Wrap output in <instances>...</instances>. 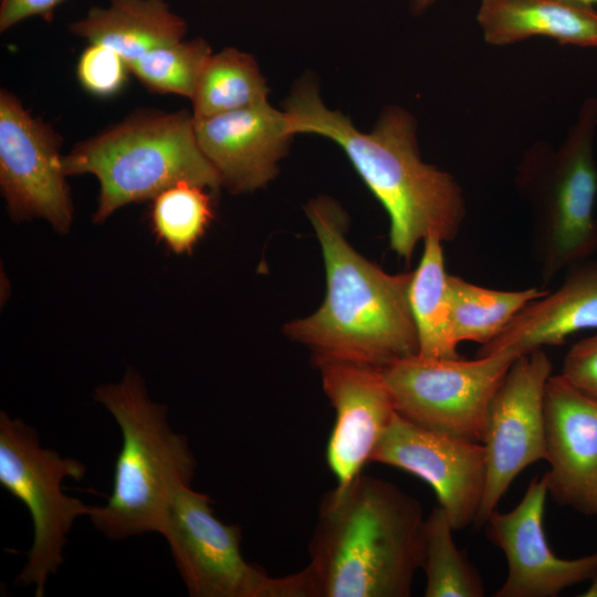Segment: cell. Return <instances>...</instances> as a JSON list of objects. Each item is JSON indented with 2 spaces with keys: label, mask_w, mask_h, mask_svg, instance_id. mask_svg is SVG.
I'll return each mask as SVG.
<instances>
[{
  "label": "cell",
  "mask_w": 597,
  "mask_h": 597,
  "mask_svg": "<svg viewBox=\"0 0 597 597\" xmlns=\"http://www.w3.org/2000/svg\"><path fill=\"white\" fill-rule=\"evenodd\" d=\"M292 134H315L336 143L390 220L389 245L409 261L418 243L433 234L454 240L467 214L454 177L422 160L413 116L387 106L369 133L328 108L312 76L302 77L283 103Z\"/></svg>",
  "instance_id": "obj_1"
},
{
  "label": "cell",
  "mask_w": 597,
  "mask_h": 597,
  "mask_svg": "<svg viewBox=\"0 0 597 597\" xmlns=\"http://www.w3.org/2000/svg\"><path fill=\"white\" fill-rule=\"evenodd\" d=\"M419 502L358 474L321 502L304 567L312 597H408L423 561Z\"/></svg>",
  "instance_id": "obj_2"
},
{
  "label": "cell",
  "mask_w": 597,
  "mask_h": 597,
  "mask_svg": "<svg viewBox=\"0 0 597 597\" xmlns=\"http://www.w3.org/2000/svg\"><path fill=\"white\" fill-rule=\"evenodd\" d=\"M305 212L321 244L326 295L315 313L290 322L284 333L311 348L314 358L384 367L418 354L409 305L412 272L387 273L358 253L346 239V214L333 199H312Z\"/></svg>",
  "instance_id": "obj_3"
},
{
  "label": "cell",
  "mask_w": 597,
  "mask_h": 597,
  "mask_svg": "<svg viewBox=\"0 0 597 597\" xmlns=\"http://www.w3.org/2000/svg\"><path fill=\"white\" fill-rule=\"evenodd\" d=\"M94 398L116 420L122 447L112 493L106 504L92 507L88 517L109 540L159 534L176 491L195 476L197 461L188 440L174 431L167 407L151 401L133 369L119 383L97 387Z\"/></svg>",
  "instance_id": "obj_4"
},
{
  "label": "cell",
  "mask_w": 597,
  "mask_h": 597,
  "mask_svg": "<svg viewBox=\"0 0 597 597\" xmlns=\"http://www.w3.org/2000/svg\"><path fill=\"white\" fill-rule=\"evenodd\" d=\"M66 176L91 174L100 182L94 222L118 208L153 199L179 181L211 191L221 178L201 151L192 112L137 109L63 155Z\"/></svg>",
  "instance_id": "obj_5"
},
{
  "label": "cell",
  "mask_w": 597,
  "mask_h": 597,
  "mask_svg": "<svg viewBox=\"0 0 597 597\" xmlns=\"http://www.w3.org/2000/svg\"><path fill=\"white\" fill-rule=\"evenodd\" d=\"M597 98L584 101L558 148L538 143L523 155L516 186L528 201L532 248L545 284L597 254Z\"/></svg>",
  "instance_id": "obj_6"
},
{
  "label": "cell",
  "mask_w": 597,
  "mask_h": 597,
  "mask_svg": "<svg viewBox=\"0 0 597 597\" xmlns=\"http://www.w3.org/2000/svg\"><path fill=\"white\" fill-rule=\"evenodd\" d=\"M85 473L80 460L43 448L34 428L0 412V485L28 507L33 524L28 561L15 583L34 585L35 597L44 596L48 578L59 572L73 523L92 511L61 489L64 479L80 481Z\"/></svg>",
  "instance_id": "obj_7"
},
{
  "label": "cell",
  "mask_w": 597,
  "mask_h": 597,
  "mask_svg": "<svg viewBox=\"0 0 597 597\" xmlns=\"http://www.w3.org/2000/svg\"><path fill=\"white\" fill-rule=\"evenodd\" d=\"M159 534L191 597H311L304 569L271 577L241 554V530L214 516L207 494L178 489Z\"/></svg>",
  "instance_id": "obj_8"
},
{
  "label": "cell",
  "mask_w": 597,
  "mask_h": 597,
  "mask_svg": "<svg viewBox=\"0 0 597 597\" xmlns=\"http://www.w3.org/2000/svg\"><path fill=\"white\" fill-rule=\"evenodd\" d=\"M519 356L474 359L419 354L381 367L396 411L427 429L481 442L489 404Z\"/></svg>",
  "instance_id": "obj_9"
},
{
  "label": "cell",
  "mask_w": 597,
  "mask_h": 597,
  "mask_svg": "<svg viewBox=\"0 0 597 597\" xmlns=\"http://www.w3.org/2000/svg\"><path fill=\"white\" fill-rule=\"evenodd\" d=\"M551 375V359L536 349L513 362L494 392L482 430L488 472L474 526L485 524L526 467L547 459L544 394Z\"/></svg>",
  "instance_id": "obj_10"
},
{
  "label": "cell",
  "mask_w": 597,
  "mask_h": 597,
  "mask_svg": "<svg viewBox=\"0 0 597 597\" xmlns=\"http://www.w3.org/2000/svg\"><path fill=\"white\" fill-rule=\"evenodd\" d=\"M62 137L12 92L0 91V187L14 221H49L61 232L73 218L61 155Z\"/></svg>",
  "instance_id": "obj_11"
},
{
  "label": "cell",
  "mask_w": 597,
  "mask_h": 597,
  "mask_svg": "<svg viewBox=\"0 0 597 597\" xmlns=\"http://www.w3.org/2000/svg\"><path fill=\"white\" fill-rule=\"evenodd\" d=\"M370 462L404 470L427 482L454 532L474 525L488 472L482 442L427 429L396 412Z\"/></svg>",
  "instance_id": "obj_12"
},
{
  "label": "cell",
  "mask_w": 597,
  "mask_h": 597,
  "mask_svg": "<svg viewBox=\"0 0 597 597\" xmlns=\"http://www.w3.org/2000/svg\"><path fill=\"white\" fill-rule=\"evenodd\" d=\"M547 495L543 474L530 482L513 510L502 513L496 509L489 515L486 536L507 562L506 579L495 597H556L597 572V552L578 558L553 553L543 527Z\"/></svg>",
  "instance_id": "obj_13"
},
{
  "label": "cell",
  "mask_w": 597,
  "mask_h": 597,
  "mask_svg": "<svg viewBox=\"0 0 597 597\" xmlns=\"http://www.w3.org/2000/svg\"><path fill=\"white\" fill-rule=\"evenodd\" d=\"M335 410L326 462L337 489L348 485L371 455L396 408L381 367L338 358H314Z\"/></svg>",
  "instance_id": "obj_14"
},
{
  "label": "cell",
  "mask_w": 597,
  "mask_h": 597,
  "mask_svg": "<svg viewBox=\"0 0 597 597\" xmlns=\"http://www.w3.org/2000/svg\"><path fill=\"white\" fill-rule=\"evenodd\" d=\"M547 491L553 501L597 514V399L551 375L544 394Z\"/></svg>",
  "instance_id": "obj_15"
},
{
  "label": "cell",
  "mask_w": 597,
  "mask_h": 597,
  "mask_svg": "<svg viewBox=\"0 0 597 597\" xmlns=\"http://www.w3.org/2000/svg\"><path fill=\"white\" fill-rule=\"evenodd\" d=\"M195 118V117H193ZM198 145L232 193L263 188L279 172L295 136L286 113L268 101L206 118H195Z\"/></svg>",
  "instance_id": "obj_16"
},
{
  "label": "cell",
  "mask_w": 597,
  "mask_h": 597,
  "mask_svg": "<svg viewBox=\"0 0 597 597\" xmlns=\"http://www.w3.org/2000/svg\"><path fill=\"white\" fill-rule=\"evenodd\" d=\"M554 291L530 302L476 356L511 353L516 356L563 345L583 331L597 329V259L570 265Z\"/></svg>",
  "instance_id": "obj_17"
},
{
  "label": "cell",
  "mask_w": 597,
  "mask_h": 597,
  "mask_svg": "<svg viewBox=\"0 0 597 597\" xmlns=\"http://www.w3.org/2000/svg\"><path fill=\"white\" fill-rule=\"evenodd\" d=\"M476 20L492 45L542 35L597 48V10L582 0H481Z\"/></svg>",
  "instance_id": "obj_18"
},
{
  "label": "cell",
  "mask_w": 597,
  "mask_h": 597,
  "mask_svg": "<svg viewBox=\"0 0 597 597\" xmlns=\"http://www.w3.org/2000/svg\"><path fill=\"white\" fill-rule=\"evenodd\" d=\"M69 31L88 44L113 49L128 65L155 48L184 40L187 22L166 0H108L71 22Z\"/></svg>",
  "instance_id": "obj_19"
},
{
  "label": "cell",
  "mask_w": 597,
  "mask_h": 597,
  "mask_svg": "<svg viewBox=\"0 0 597 597\" xmlns=\"http://www.w3.org/2000/svg\"><path fill=\"white\" fill-rule=\"evenodd\" d=\"M442 243L433 234L423 240V251L409 284V305L418 336V354L430 358H457L460 357L459 344L453 335Z\"/></svg>",
  "instance_id": "obj_20"
},
{
  "label": "cell",
  "mask_w": 597,
  "mask_h": 597,
  "mask_svg": "<svg viewBox=\"0 0 597 597\" xmlns=\"http://www.w3.org/2000/svg\"><path fill=\"white\" fill-rule=\"evenodd\" d=\"M270 90L253 55L224 48L203 64L191 97L195 118L253 106L268 101Z\"/></svg>",
  "instance_id": "obj_21"
},
{
  "label": "cell",
  "mask_w": 597,
  "mask_h": 597,
  "mask_svg": "<svg viewBox=\"0 0 597 597\" xmlns=\"http://www.w3.org/2000/svg\"><path fill=\"white\" fill-rule=\"evenodd\" d=\"M453 335L458 344H488L501 334L532 301L548 290L527 287L505 291L484 287L449 274Z\"/></svg>",
  "instance_id": "obj_22"
},
{
  "label": "cell",
  "mask_w": 597,
  "mask_h": 597,
  "mask_svg": "<svg viewBox=\"0 0 597 597\" xmlns=\"http://www.w3.org/2000/svg\"><path fill=\"white\" fill-rule=\"evenodd\" d=\"M446 511L436 506L425 520L423 561L426 597H483L484 583L476 568L457 547Z\"/></svg>",
  "instance_id": "obj_23"
},
{
  "label": "cell",
  "mask_w": 597,
  "mask_h": 597,
  "mask_svg": "<svg viewBox=\"0 0 597 597\" xmlns=\"http://www.w3.org/2000/svg\"><path fill=\"white\" fill-rule=\"evenodd\" d=\"M207 188L179 181L151 200L150 223L157 239L175 253H189L213 219Z\"/></svg>",
  "instance_id": "obj_24"
},
{
  "label": "cell",
  "mask_w": 597,
  "mask_h": 597,
  "mask_svg": "<svg viewBox=\"0 0 597 597\" xmlns=\"http://www.w3.org/2000/svg\"><path fill=\"white\" fill-rule=\"evenodd\" d=\"M211 53L205 39H184L144 53L132 61L128 69L151 93L191 100L200 71Z\"/></svg>",
  "instance_id": "obj_25"
},
{
  "label": "cell",
  "mask_w": 597,
  "mask_h": 597,
  "mask_svg": "<svg viewBox=\"0 0 597 597\" xmlns=\"http://www.w3.org/2000/svg\"><path fill=\"white\" fill-rule=\"evenodd\" d=\"M129 69L126 61L113 49L88 44L76 63V77L81 86L97 97L118 94L127 83Z\"/></svg>",
  "instance_id": "obj_26"
},
{
  "label": "cell",
  "mask_w": 597,
  "mask_h": 597,
  "mask_svg": "<svg viewBox=\"0 0 597 597\" xmlns=\"http://www.w3.org/2000/svg\"><path fill=\"white\" fill-rule=\"evenodd\" d=\"M559 375L582 392L597 399V332L570 346Z\"/></svg>",
  "instance_id": "obj_27"
},
{
  "label": "cell",
  "mask_w": 597,
  "mask_h": 597,
  "mask_svg": "<svg viewBox=\"0 0 597 597\" xmlns=\"http://www.w3.org/2000/svg\"><path fill=\"white\" fill-rule=\"evenodd\" d=\"M65 0H0V32H6L18 23L41 18L51 22L54 12Z\"/></svg>",
  "instance_id": "obj_28"
},
{
  "label": "cell",
  "mask_w": 597,
  "mask_h": 597,
  "mask_svg": "<svg viewBox=\"0 0 597 597\" xmlns=\"http://www.w3.org/2000/svg\"><path fill=\"white\" fill-rule=\"evenodd\" d=\"M582 1L589 4L597 3V0H582ZM434 2L436 0H409L410 11L413 14H421L427 9H429Z\"/></svg>",
  "instance_id": "obj_29"
},
{
  "label": "cell",
  "mask_w": 597,
  "mask_h": 597,
  "mask_svg": "<svg viewBox=\"0 0 597 597\" xmlns=\"http://www.w3.org/2000/svg\"><path fill=\"white\" fill-rule=\"evenodd\" d=\"M582 597H597V572L595 575L589 579V585L586 588V590L580 594Z\"/></svg>",
  "instance_id": "obj_30"
}]
</instances>
